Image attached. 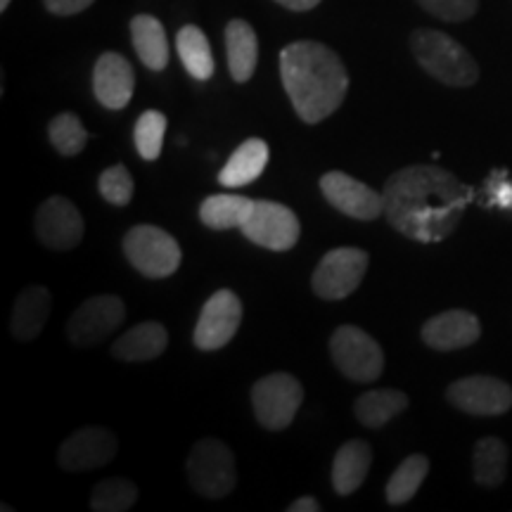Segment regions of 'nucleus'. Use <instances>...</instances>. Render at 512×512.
I'll return each mask as SVG.
<instances>
[{"label":"nucleus","instance_id":"obj_16","mask_svg":"<svg viewBox=\"0 0 512 512\" xmlns=\"http://www.w3.org/2000/svg\"><path fill=\"white\" fill-rule=\"evenodd\" d=\"M136 74L124 55L105 53L95 62L93 69V91L100 105L107 110H124L133 98Z\"/></svg>","mask_w":512,"mask_h":512},{"label":"nucleus","instance_id":"obj_24","mask_svg":"<svg viewBox=\"0 0 512 512\" xmlns=\"http://www.w3.org/2000/svg\"><path fill=\"white\" fill-rule=\"evenodd\" d=\"M408 408V396L399 392V389H375V392H366L356 399L354 413L361 425L370 427V430H380L389 420L403 413Z\"/></svg>","mask_w":512,"mask_h":512},{"label":"nucleus","instance_id":"obj_13","mask_svg":"<svg viewBox=\"0 0 512 512\" xmlns=\"http://www.w3.org/2000/svg\"><path fill=\"white\" fill-rule=\"evenodd\" d=\"M448 401L470 415H503L512 408V387L496 377L472 375L448 387Z\"/></svg>","mask_w":512,"mask_h":512},{"label":"nucleus","instance_id":"obj_14","mask_svg":"<svg viewBox=\"0 0 512 512\" xmlns=\"http://www.w3.org/2000/svg\"><path fill=\"white\" fill-rule=\"evenodd\" d=\"M36 235L50 249H72L83 238V219L67 197H48L36 211Z\"/></svg>","mask_w":512,"mask_h":512},{"label":"nucleus","instance_id":"obj_5","mask_svg":"<svg viewBox=\"0 0 512 512\" xmlns=\"http://www.w3.org/2000/svg\"><path fill=\"white\" fill-rule=\"evenodd\" d=\"M188 477L197 494L207 498L228 496L238 482L233 451L219 439L197 441L188 458Z\"/></svg>","mask_w":512,"mask_h":512},{"label":"nucleus","instance_id":"obj_27","mask_svg":"<svg viewBox=\"0 0 512 512\" xmlns=\"http://www.w3.org/2000/svg\"><path fill=\"white\" fill-rule=\"evenodd\" d=\"M430 475V460L420 453L415 456H408L403 463L396 467V472L389 477L387 482V501L392 505H403L418 494V489L425 482V477Z\"/></svg>","mask_w":512,"mask_h":512},{"label":"nucleus","instance_id":"obj_3","mask_svg":"<svg viewBox=\"0 0 512 512\" xmlns=\"http://www.w3.org/2000/svg\"><path fill=\"white\" fill-rule=\"evenodd\" d=\"M411 50L415 60L427 74L453 88L475 86L479 67L456 38L437 29H418L411 36Z\"/></svg>","mask_w":512,"mask_h":512},{"label":"nucleus","instance_id":"obj_30","mask_svg":"<svg viewBox=\"0 0 512 512\" xmlns=\"http://www.w3.org/2000/svg\"><path fill=\"white\" fill-rule=\"evenodd\" d=\"M48 138L60 155L74 157L86 147L88 133L76 114L62 112L48 124Z\"/></svg>","mask_w":512,"mask_h":512},{"label":"nucleus","instance_id":"obj_33","mask_svg":"<svg viewBox=\"0 0 512 512\" xmlns=\"http://www.w3.org/2000/svg\"><path fill=\"white\" fill-rule=\"evenodd\" d=\"M505 169L491 171L482 188V207L512 211V181Z\"/></svg>","mask_w":512,"mask_h":512},{"label":"nucleus","instance_id":"obj_28","mask_svg":"<svg viewBox=\"0 0 512 512\" xmlns=\"http://www.w3.org/2000/svg\"><path fill=\"white\" fill-rule=\"evenodd\" d=\"M505 465H508V448L501 439L486 437L477 444L475 458H472V470H475V482L494 489L505 479Z\"/></svg>","mask_w":512,"mask_h":512},{"label":"nucleus","instance_id":"obj_26","mask_svg":"<svg viewBox=\"0 0 512 512\" xmlns=\"http://www.w3.org/2000/svg\"><path fill=\"white\" fill-rule=\"evenodd\" d=\"M254 200L242 195H211L202 202L200 219L211 230L240 228L252 211Z\"/></svg>","mask_w":512,"mask_h":512},{"label":"nucleus","instance_id":"obj_37","mask_svg":"<svg viewBox=\"0 0 512 512\" xmlns=\"http://www.w3.org/2000/svg\"><path fill=\"white\" fill-rule=\"evenodd\" d=\"M278 5H283L287 10H294V12H306V10H313L320 0H275Z\"/></svg>","mask_w":512,"mask_h":512},{"label":"nucleus","instance_id":"obj_36","mask_svg":"<svg viewBox=\"0 0 512 512\" xmlns=\"http://www.w3.org/2000/svg\"><path fill=\"white\" fill-rule=\"evenodd\" d=\"M287 510L290 512H318L320 505L313 496H302V498H297V501H294Z\"/></svg>","mask_w":512,"mask_h":512},{"label":"nucleus","instance_id":"obj_10","mask_svg":"<svg viewBox=\"0 0 512 512\" xmlns=\"http://www.w3.org/2000/svg\"><path fill=\"white\" fill-rule=\"evenodd\" d=\"M126 304L114 294L86 299L67 323V337L74 347H95L124 323Z\"/></svg>","mask_w":512,"mask_h":512},{"label":"nucleus","instance_id":"obj_32","mask_svg":"<svg viewBox=\"0 0 512 512\" xmlns=\"http://www.w3.org/2000/svg\"><path fill=\"white\" fill-rule=\"evenodd\" d=\"M100 195L114 207H126L133 197V176L124 164H114L100 174Z\"/></svg>","mask_w":512,"mask_h":512},{"label":"nucleus","instance_id":"obj_19","mask_svg":"<svg viewBox=\"0 0 512 512\" xmlns=\"http://www.w3.org/2000/svg\"><path fill=\"white\" fill-rule=\"evenodd\" d=\"M370 463H373V451H370L368 441L354 439L339 448L335 463H332V486L337 494L351 496L361 489L368 477Z\"/></svg>","mask_w":512,"mask_h":512},{"label":"nucleus","instance_id":"obj_6","mask_svg":"<svg viewBox=\"0 0 512 512\" xmlns=\"http://www.w3.org/2000/svg\"><path fill=\"white\" fill-rule=\"evenodd\" d=\"M304 389L297 377L287 373H273L261 377L252 387L254 415L261 427L271 432H283L292 425L294 415L302 406Z\"/></svg>","mask_w":512,"mask_h":512},{"label":"nucleus","instance_id":"obj_23","mask_svg":"<svg viewBox=\"0 0 512 512\" xmlns=\"http://www.w3.org/2000/svg\"><path fill=\"white\" fill-rule=\"evenodd\" d=\"M131 41L133 48L152 72H162L169 64V43H166V31L157 17L138 15L131 19Z\"/></svg>","mask_w":512,"mask_h":512},{"label":"nucleus","instance_id":"obj_7","mask_svg":"<svg viewBox=\"0 0 512 512\" xmlns=\"http://www.w3.org/2000/svg\"><path fill=\"white\" fill-rule=\"evenodd\" d=\"M330 351L335 366L354 382H373L384 370L382 347L356 325H342L332 332Z\"/></svg>","mask_w":512,"mask_h":512},{"label":"nucleus","instance_id":"obj_8","mask_svg":"<svg viewBox=\"0 0 512 512\" xmlns=\"http://www.w3.org/2000/svg\"><path fill=\"white\" fill-rule=\"evenodd\" d=\"M240 230L254 245L271 249V252H287L299 240V219L285 204L254 200L252 211Z\"/></svg>","mask_w":512,"mask_h":512},{"label":"nucleus","instance_id":"obj_1","mask_svg":"<svg viewBox=\"0 0 512 512\" xmlns=\"http://www.w3.org/2000/svg\"><path fill=\"white\" fill-rule=\"evenodd\" d=\"M384 214L415 242H441L458 228L475 190L437 164H415L384 183Z\"/></svg>","mask_w":512,"mask_h":512},{"label":"nucleus","instance_id":"obj_20","mask_svg":"<svg viewBox=\"0 0 512 512\" xmlns=\"http://www.w3.org/2000/svg\"><path fill=\"white\" fill-rule=\"evenodd\" d=\"M166 344H169V332L162 323L147 320L136 328L124 332L117 342L112 344V356L119 361H152L162 356Z\"/></svg>","mask_w":512,"mask_h":512},{"label":"nucleus","instance_id":"obj_18","mask_svg":"<svg viewBox=\"0 0 512 512\" xmlns=\"http://www.w3.org/2000/svg\"><path fill=\"white\" fill-rule=\"evenodd\" d=\"M50 304H53V297H50L48 287L31 285L17 297L15 309H12V320L10 330L19 342H31L41 335L43 328H46L48 316H50Z\"/></svg>","mask_w":512,"mask_h":512},{"label":"nucleus","instance_id":"obj_9","mask_svg":"<svg viewBox=\"0 0 512 512\" xmlns=\"http://www.w3.org/2000/svg\"><path fill=\"white\" fill-rule=\"evenodd\" d=\"M368 271V254L356 247L332 249L320 259L316 271H313L311 285L320 299L337 302V299L349 297L361 285L363 275Z\"/></svg>","mask_w":512,"mask_h":512},{"label":"nucleus","instance_id":"obj_17","mask_svg":"<svg viewBox=\"0 0 512 512\" xmlns=\"http://www.w3.org/2000/svg\"><path fill=\"white\" fill-rule=\"evenodd\" d=\"M482 335L479 318L470 311H444L422 325V342L437 351H456L472 347Z\"/></svg>","mask_w":512,"mask_h":512},{"label":"nucleus","instance_id":"obj_34","mask_svg":"<svg viewBox=\"0 0 512 512\" xmlns=\"http://www.w3.org/2000/svg\"><path fill=\"white\" fill-rule=\"evenodd\" d=\"M418 3L444 22H465L479 8V0H418Z\"/></svg>","mask_w":512,"mask_h":512},{"label":"nucleus","instance_id":"obj_35","mask_svg":"<svg viewBox=\"0 0 512 512\" xmlns=\"http://www.w3.org/2000/svg\"><path fill=\"white\" fill-rule=\"evenodd\" d=\"M46 3V8L53 12L57 17H69V15H79L88 8V5H93L95 0H43Z\"/></svg>","mask_w":512,"mask_h":512},{"label":"nucleus","instance_id":"obj_15","mask_svg":"<svg viewBox=\"0 0 512 512\" xmlns=\"http://www.w3.org/2000/svg\"><path fill=\"white\" fill-rule=\"evenodd\" d=\"M117 456V439L105 427H83L60 446V465L69 472L98 470Z\"/></svg>","mask_w":512,"mask_h":512},{"label":"nucleus","instance_id":"obj_21","mask_svg":"<svg viewBox=\"0 0 512 512\" xmlns=\"http://www.w3.org/2000/svg\"><path fill=\"white\" fill-rule=\"evenodd\" d=\"M226 53L228 69L238 83H247L252 79L256 60H259V41H256L254 29L245 19H233L226 27Z\"/></svg>","mask_w":512,"mask_h":512},{"label":"nucleus","instance_id":"obj_11","mask_svg":"<svg viewBox=\"0 0 512 512\" xmlns=\"http://www.w3.org/2000/svg\"><path fill=\"white\" fill-rule=\"evenodd\" d=\"M242 323V302L235 292L219 290L204 304L195 328V347L202 351L223 349Z\"/></svg>","mask_w":512,"mask_h":512},{"label":"nucleus","instance_id":"obj_4","mask_svg":"<svg viewBox=\"0 0 512 512\" xmlns=\"http://www.w3.org/2000/svg\"><path fill=\"white\" fill-rule=\"evenodd\" d=\"M124 254L131 266L147 278H169L181 266V247L176 238L157 226H136L126 233Z\"/></svg>","mask_w":512,"mask_h":512},{"label":"nucleus","instance_id":"obj_38","mask_svg":"<svg viewBox=\"0 0 512 512\" xmlns=\"http://www.w3.org/2000/svg\"><path fill=\"white\" fill-rule=\"evenodd\" d=\"M8 5H10V0H0V10H8Z\"/></svg>","mask_w":512,"mask_h":512},{"label":"nucleus","instance_id":"obj_29","mask_svg":"<svg viewBox=\"0 0 512 512\" xmlns=\"http://www.w3.org/2000/svg\"><path fill=\"white\" fill-rule=\"evenodd\" d=\"M138 501V486L131 479L112 477L100 482L91 494V508L95 512H126Z\"/></svg>","mask_w":512,"mask_h":512},{"label":"nucleus","instance_id":"obj_2","mask_svg":"<svg viewBox=\"0 0 512 512\" xmlns=\"http://www.w3.org/2000/svg\"><path fill=\"white\" fill-rule=\"evenodd\" d=\"M280 79L306 124H320L342 105L349 74L335 50L318 41H297L280 53Z\"/></svg>","mask_w":512,"mask_h":512},{"label":"nucleus","instance_id":"obj_25","mask_svg":"<svg viewBox=\"0 0 512 512\" xmlns=\"http://www.w3.org/2000/svg\"><path fill=\"white\" fill-rule=\"evenodd\" d=\"M176 48L192 79L209 81L214 76V55H211V46L202 29L192 27V24L183 27L176 36Z\"/></svg>","mask_w":512,"mask_h":512},{"label":"nucleus","instance_id":"obj_22","mask_svg":"<svg viewBox=\"0 0 512 512\" xmlns=\"http://www.w3.org/2000/svg\"><path fill=\"white\" fill-rule=\"evenodd\" d=\"M268 162V145L261 138H249L230 155L219 171V183L226 188H242L264 174Z\"/></svg>","mask_w":512,"mask_h":512},{"label":"nucleus","instance_id":"obj_31","mask_svg":"<svg viewBox=\"0 0 512 512\" xmlns=\"http://www.w3.org/2000/svg\"><path fill=\"white\" fill-rule=\"evenodd\" d=\"M164 133H166V117L162 112L147 110L143 117L138 119L133 138H136L138 155L143 157L145 162H155V159L162 155Z\"/></svg>","mask_w":512,"mask_h":512},{"label":"nucleus","instance_id":"obj_12","mask_svg":"<svg viewBox=\"0 0 512 512\" xmlns=\"http://www.w3.org/2000/svg\"><path fill=\"white\" fill-rule=\"evenodd\" d=\"M320 192L332 207L351 219L375 221L384 214V195L342 171H330L320 178Z\"/></svg>","mask_w":512,"mask_h":512}]
</instances>
